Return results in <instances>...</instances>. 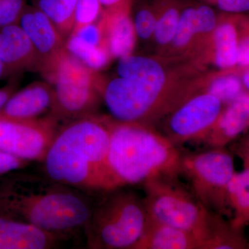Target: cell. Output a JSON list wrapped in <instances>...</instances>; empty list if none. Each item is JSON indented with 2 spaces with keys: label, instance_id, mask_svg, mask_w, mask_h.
I'll use <instances>...</instances> for the list:
<instances>
[{
  "label": "cell",
  "instance_id": "obj_20",
  "mask_svg": "<svg viewBox=\"0 0 249 249\" xmlns=\"http://www.w3.org/2000/svg\"><path fill=\"white\" fill-rule=\"evenodd\" d=\"M227 200L232 227L243 230L249 224V168L234 174L228 187Z\"/></svg>",
  "mask_w": 249,
  "mask_h": 249
},
{
  "label": "cell",
  "instance_id": "obj_16",
  "mask_svg": "<svg viewBox=\"0 0 249 249\" xmlns=\"http://www.w3.org/2000/svg\"><path fill=\"white\" fill-rule=\"evenodd\" d=\"M131 8L105 11L99 20L105 45L111 58L131 55L137 42V35L131 16Z\"/></svg>",
  "mask_w": 249,
  "mask_h": 249
},
{
  "label": "cell",
  "instance_id": "obj_11",
  "mask_svg": "<svg viewBox=\"0 0 249 249\" xmlns=\"http://www.w3.org/2000/svg\"><path fill=\"white\" fill-rule=\"evenodd\" d=\"M0 60L9 79L24 72L42 71L40 57L18 23L0 27Z\"/></svg>",
  "mask_w": 249,
  "mask_h": 249
},
{
  "label": "cell",
  "instance_id": "obj_10",
  "mask_svg": "<svg viewBox=\"0 0 249 249\" xmlns=\"http://www.w3.org/2000/svg\"><path fill=\"white\" fill-rule=\"evenodd\" d=\"M224 107L211 93H194L166 116L164 132L177 146L186 142H200L213 127Z\"/></svg>",
  "mask_w": 249,
  "mask_h": 249
},
{
  "label": "cell",
  "instance_id": "obj_19",
  "mask_svg": "<svg viewBox=\"0 0 249 249\" xmlns=\"http://www.w3.org/2000/svg\"><path fill=\"white\" fill-rule=\"evenodd\" d=\"M213 59L222 71L237 66L238 32L235 15L223 14L212 35Z\"/></svg>",
  "mask_w": 249,
  "mask_h": 249
},
{
  "label": "cell",
  "instance_id": "obj_37",
  "mask_svg": "<svg viewBox=\"0 0 249 249\" xmlns=\"http://www.w3.org/2000/svg\"><path fill=\"white\" fill-rule=\"evenodd\" d=\"M203 1H205V2L207 3V4H215L216 1L217 0H203Z\"/></svg>",
  "mask_w": 249,
  "mask_h": 249
},
{
  "label": "cell",
  "instance_id": "obj_35",
  "mask_svg": "<svg viewBox=\"0 0 249 249\" xmlns=\"http://www.w3.org/2000/svg\"><path fill=\"white\" fill-rule=\"evenodd\" d=\"M240 76L245 91L249 92V67L240 70Z\"/></svg>",
  "mask_w": 249,
  "mask_h": 249
},
{
  "label": "cell",
  "instance_id": "obj_6",
  "mask_svg": "<svg viewBox=\"0 0 249 249\" xmlns=\"http://www.w3.org/2000/svg\"><path fill=\"white\" fill-rule=\"evenodd\" d=\"M42 75L53 87L50 115L65 124L96 114L102 102L98 71L87 67L65 49Z\"/></svg>",
  "mask_w": 249,
  "mask_h": 249
},
{
  "label": "cell",
  "instance_id": "obj_15",
  "mask_svg": "<svg viewBox=\"0 0 249 249\" xmlns=\"http://www.w3.org/2000/svg\"><path fill=\"white\" fill-rule=\"evenodd\" d=\"M53 101L52 85L46 80L34 82L16 90L1 108L0 115L19 119H38L47 113L50 114Z\"/></svg>",
  "mask_w": 249,
  "mask_h": 249
},
{
  "label": "cell",
  "instance_id": "obj_28",
  "mask_svg": "<svg viewBox=\"0 0 249 249\" xmlns=\"http://www.w3.org/2000/svg\"><path fill=\"white\" fill-rule=\"evenodd\" d=\"M27 0H0V27L19 22Z\"/></svg>",
  "mask_w": 249,
  "mask_h": 249
},
{
  "label": "cell",
  "instance_id": "obj_9",
  "mask_svg": "<svg viewBox=\"0 0 249 249\" xmlns=\"http://www.w3.org/2000/svg\"><path fill=\"white\" fill-rule=\"evenodd\" d=\"M60 124L50 114L35 119L0 115V150L32 163H42Z\"/></svg>",
  "mask_w": 249,
  "mask_h": 249
},
{
  "label": "cell",
  "instance_id": "obj_29",
  "mask_svg": "<svg viewBox=\"0 0 249 249\" xmlns=\"http://www.w3.org/2000/svg\"><path fill=\"white\" fill-rule=\"evenodd\" d=\"M196 11L199 37L212 36L219 20L215 11L206 4H196Z\"/></svg>",
  "mask_w": 249,
  "mask_h": 249
},
{
  "label": "cell",
  "instance_id": "obj_18",
  "mask_svg": "<svg viewBox=\"0 0 249 249\" xmlns=\"http://www.w3.org/2000/svg\"><path fill=\"white\" fill-rule=\"evenodd\" d=\"M116 75L147 82L165 88H187L170 80L169 75L163 65L152 57L131 55L119 59Z\"/></svg>",
  "mask_w": 249,
  "mask_h": 249
},
{
  "label": "cell",
  "instance_id": "obj_31",
  "mask_svg": "<svg viewBox=\"0 0 249 249\" xmlns=\"http://www.w3.org/2000/svg\"><path fill=\"white\" fill-rule=\"evenodd\" d=\"M229 150L242 160L244 168H249V129L231 142Z\"/></svg>",
  "mask_w": 249,
  "mask_h": 249
},
{
  "label": "cell",
  "instance_id": "obj_24",
  "mask_svg": "<svg viewBox=\"0 0 249 249\" xmlns=\"http://www.w3.org/2000/svg\"><path fill=\"white\" fill-rule=\"evenodd\" d=\"M199 37L196 20V4H183L176 32L172 41V50L179 52L188 49Z\"/></svg>",
  "mask_w": 249,
  "mask_h": 249
},
{
  "label": "cell",
  "instance_id": "obj_26",
  "mask_svg": "<svg viewBox=\"0 0 249 249\" xmlns=\"http://www.w3.org/2000/svg\"><path fill=\"white\" fill-rule=\"evenodd\" d=\"M104 11L100 0H78L73 15V29L98 22Z\"/></svg>",
  "mask_w": 249,
  "mask_h": 249
},
{
  "label": "cell",
  "instance_id": "obj_27",
  "mask_svg": "<svg viewBox=\"0 0 249 249\" xmlns=\"http://www.w3.org/2000/svg\"><path fill=\"white\" fill-rule=\"evenodd\" d=\"M238 32L237 68L249 67V15H235Z\"/></svg>",
  "mask_w": 249,
  "mask_h": 249
},
{
  "label": "cell",
  "instance_id": "obj_1",
  "mask_svg": "<svg viewBox=\"0 0 249 249\" xmlns=\"http://www.w3.org/2000/svg\"><path fill=\"white\" fill-rule=\"evenodd\" d=\"M92 195L42 173L14 172L0 177V211L68 240L84 232Z\"/></svg>",
  "mask_w": 249,
  "mask_h": 249
},
{
  "label": "cell",
  "instance_id": "obj_14",
  "mask_svg": "<svg viewBox=\"0 0 249 249\" xmlns=\"http://www.w3.org/2000/svg\"><path fill=\"white\" fill-rule=\"evenodd\" d=\"M66 240L0 211V249H56Z\"/></svg>",
  "mask_w": 249,
  "mask_h": 249
},
{
  "label": "cell",
  "instance_id": "obj_17",
  "mask_svg": "<svg viewBox=\"0 0 249 249\" xmlns=\"http://www.w3.org/2000/svg\"><path fill=\"white\" fill-rule=\"evenodd\" d=\"M134 249H199L197 239L147 214L146 224Z\"/></svg>",
  "mask_w": 249,
  "mask_h": 249
},
{
  "label": "cell",
  "instance_id": "obj_12",
  "mask_svg": "<svg viewBox=\"0 0 249 249\" xmlns=\"http://www.w3.org/2000/svg\"><path fill=\"white\" fill-rule=\"evenodd\" d=\"M18 24L40 57L42 64L40 73H43L65 49V39L52 20L32 4L27 5Z\"/></svg>",
  "mask_w": 249,
  "mask_h": 249
},
{
  "label": "cell",
  "instance_id": "obj_23",
  "mask_svg": "<svg viewBox=\"0 0 249 249\" xmlns=\"http://www.w3.org/2000/svg\"><path fill=\"white\" fill-rule=\"evenodd\" d=\"M205 92L211 93L222 101L224 106L229 104L245 91L240 76V69L224 70L206 85Z\"/></svg>",
  "mask_w": 249,
  "mask_h": 249
},
{
  "label": "cell",
  "instance_id": "obj_30",
  "mask_svg": "<svg viewBox=\"0 0 249 249\" xmlns=\"http://www.w3.org/2000/svg\"><path fill=\"white\" fill-rule=\"evenodd\" d=\"M32 162L0 150V177L25 169Z\"/></svg>",
  "mask_w": 249,
  "mask_h": 249
},
{
  "label": "cell",
  "instance_id": "obj_25",
  "mask_svg": "<svg viewBox=\"0 0 249 249\" xmlns=\"http://www.w3.org/2000/svg\"><path fill=\"white\" fill-rule=\"evenodd\" d=\"M132 18L137 38L143 41L153 39L157 13L152 0H137Z\"/></svg>",
  "mask_w": 249,
  "mask_h": 249
},
{
  "label": "cell",
  "instance_id": "obj_8",
  "mask_svg": "<svg viewBox=\"0 0 249 249\" xmlns=\"http://www.w3.org/2000/svg\"><path fill=\"white\" fill-rule=\"evenodd\" d=\"M235 173L233 155L226 147L181 155L180 175L188 181L191 193L206 209L229 220L232 213L228 204V187Z\"/></svg>",
  "mask_w": 249,
  "mask_h": 249
},
{
  "label": "cell",
  "instance_id": "obj_22",
  "mask_svg": "<svg viewBox=\"0 0 249 249\" xmlns=\"http://www.w3.org/2000/svg\"><path fill=\"white\" fill-rule=\"evenodd\" d=\"M65 49L82 63L96 71L107 66L111 59L106 46L88 43L73 34H70L65 41Z\"/></svg>",
  "mask_w": 249,
  "mask_h": 249
},
{
  "label": "cell",
  "instance_id": "obj_3",
  "mask_svg": "<svg viewBox=\"0 0 249 249\" xmlns=\"http://www.w3.org/2000/svg\"><path fill=\"white\" fill-rule=\"evenodd\" d=\"M109 168L119 188L157 178L178 179L182 153L152 124L121 122L107 116Z\"/></svg>",
  "mask_w": 249,
  "mask_h": 249
},
{
  "label": "cell",
  "instance_id": "obj_2",
  "mask_svg": "<svg viewBox=\"0 0 249 249\" xmlns=\"http://www.w3.org/2000/svg\"><path fill=\"white\" fill-rule=\"evenodd\" d=\"M107 116H84L60 126L45 159L43 173L90 195L117 189L109 168Z\"/></svg>",
  "mask_w": 249,
  "mask_h": 249
},
{
  "label": "cell",
  "instance_id": "obj_34",
  "mask_svg": "<svg viewBox=\"0 0 249 249\" xmlns=\"http://www.w3.org/2000/svg\"><path fill=\"white\" fill-rule=\"evenodd\" d=\"M105 11H114L132 7L134 0H100Z\"/></svg>",
  "mask_w": 249,
  "mask_h": 249
},
{
  "label": "cell",
  "instance_id": "obj_32",
  "mask_svg": "<svg viewBox=\"0 0 249 249\" xmlns=\"http://www.w3.org/2000/svg\"><path fill=\"white\" fill-rule=\"evenodd\" d=\"M215 6L223 14L245 15L249 14V0H217Z\"/></svg>",
  "mask_w": 249,
  "mask_h": 249
},
{
  "label": "cell",
  "instance_id": "obj_33",
  "mask_svg": "<svg viewBox=\"0 0 249 249\" xmlns=\"http://www.w3.org/2000/svg\"><path fill=\"white\" fill-rule=\"evenodd\" d=\"M19 86V77L9 79L7 84L0 88V110L4 107L9 98L18 89Z\"/></svg>",
  "mask_w": 249,
  "mask_h": 249
},
{
  "label": "cell",
  "instance_id": "obj_36",
  "mask_svg": "<svg viewBox=\"0 0 249 249\" xmlns=\"http://www.w3.org/2000/svg\"><path fill=\"white\" fill-rule=\"evenodd\" d=\"M5 71L4 65H3L2 62L0 60V80L5 79Z\"/></svg>",
  "mask_w": 249,
  "mask_h": 249
},
{
  "label": "cell",
  "instance_id": "obj_13",
  "mask_svg": "<svg viewBox=\"0 0 249 249\" xmlns=\"http://www.w3.org/2000/svg\"><path fill=\"white\" fill-rule=\"evenodd\" d=\"M249 129V92L245 91L224 106L213 127L199 144L226 147Z\"/></svg>",
  "mask_w": 249,
  "mask_h": 249
},
{
  "label": "cell",
  "instance_id": "obj_38",
  "mask_svg": "<svg viewBox=\"0 0 249 249\" xmlns=\"http://www.w3.org/2000/svg\"><path fill=\"white\" fill-rule=\"evenodd\" d=\"M248 249H249V243H248Z\"/></svg>",
  "mask_w": 249,
  "mask_h": 249
},
{
  "label": "cell",
  "instance_id": "obj_7",
  "mask_svg": "<svg viewBox=\"0 0 249 249\" xmlns=\"http://www.w3.org/2000/svg\"><path fill=\"white\" fill-rule=\"evenodd\" d=\"M177 180L157 178L142 183L147 214L191 233L199 241L201 249L221 214L206 209Z\"/></svg>",
  "mask_w": 249,
  "mask_h": 249
},
{
  "label": "cell",
  "instance_id": "obj_21",
  "mask_svg": "<svg viewBox=\"0 0 249 249\" xmlns=\"http://www.w3.org/2000/svg\"><path fill=\"white\" fill-rule=\"evenodd\" d=\"M78 0H32V5L52 20L66 41L73 29V15Z\"/></svg>",
  "mask_w": 249,
  "mask_h": 249
},
{
  "label": "cell",
  "instance_id": "obj_4",
  "mask_svg": "<svg viewBox=\"0 0 249 249\" xmlns=\"http://www.w3.org/2000/svg\"><path fill=\"white\" fill-rule=\"evenodd\" d=\"M117 188L100 195L84 230L91 249H134L142 235L147 213L143 199Z\"/></svg>",
  "mask_w": 249,
  "mask_h": 249
},
{
  "label": "cell",
  "instance_id": "obj_5",
  "mask_svg": "<svg viewBox=\"0 0 249 249\" xmlns=\"http://www.w3.org/2000/svg\"><path fill=\"white\" fill-rule=\"evenodd\" d=\"M102 102L114 120L152 124L163 119L186 99V89L165 88L142 80L101 77Z\"/></svg>",
  "mask_w": 249,
  "mask_h": 249
}]
</instances>
